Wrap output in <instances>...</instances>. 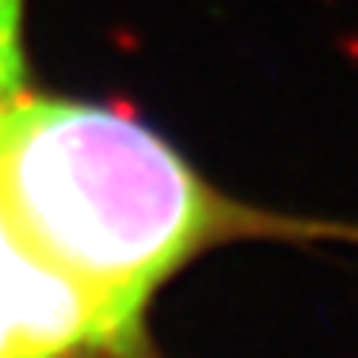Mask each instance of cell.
<instances>
[{"instance_id": "obj_2", "label": "cell", "mask_w": 358, "mask_h": 358, "mask_svg": "<svg viewBox=\"0 0 358 358\" xmlns=\"http://www.w3.org/2000/svg\"><path fill=\"white\" fill-rule=\"evenodd\" d=\"M0 358H149V339L50 267L0 214Z\"/></svg>"}, {"instance_id": "obj_1", "label": "cell", "mask_w": 358, "mask_h": 358, "mask_svg": "<svg viewBox=\"0 0 358 358\" xmlns=\"http://www.w3.org/2000/svg\"><path fill=\"white\" fill-rule=\"evenodd\" d=\"M0 214L50 267L145 328L157 289L233 241H355L221 194L134 115L23 84L0 107Z\"/></svg>"}, {"instance_id": "obj_3", "label": "cell", "mask_w": 358, "mask_h": 358, "mask_svg": "<svg viewBox=\"0 0 358 358\" xmlns=\"http://www.w3.org/2000/svg\"><path fill=\"white\" fill-rule=\"evenodd\" d=\"M23 8L27 0H0V107L23 88Z\"/></svg>"}]
</instances>
